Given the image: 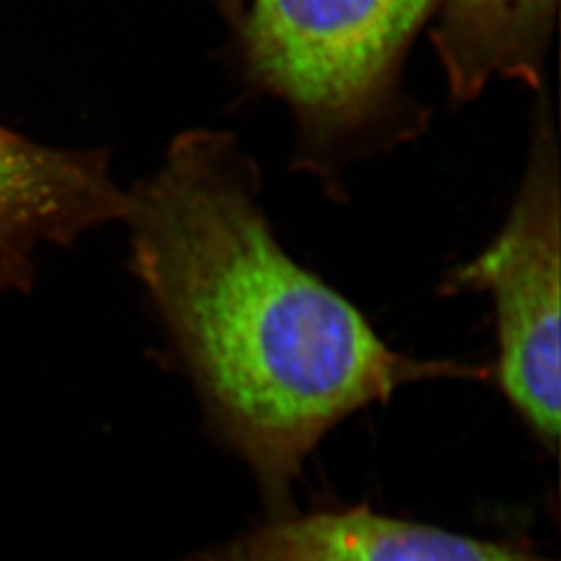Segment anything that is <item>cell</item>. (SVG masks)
<instances>
[{
	"instance_id": "4",
	"label": "cell",
	"mask_w": 561,
	"mask_h": 561,
	"mask_svg": "<svg viewBox=\"0 0 561 561\" xmlns=\"http://www.w3.org/2000/svg\"><path fill=\"white\" fill-rule=\"evenodd\" d=\"M181 561H553L505 542L400 520L368 505L280 514Z\"/></svg>"
},
{
	"instance_id": "2",
	"label": "cell",
	"mask_w": 561,
	"mask_h": 561,
	"mask_svg": "<svg viewBox=\"0 0 561 561\" xmlns=\"http://www.w3.org/2000/svg\"><path fill=\"white\" fill-rule=\"evenodd\" d=\"M437 0H254L248 69L314 144L354 138L393 101L398 67Z\"/></svg>"
},
{
	"instance_id": "3",
	"label": "cell",
	"mask_w": 561,
	"mask_h": 561,
	"mask_svg": "<svg viewBox=\"0 0 561 561\" xmlns=\"http://www.w3.org/2000/svg\"><path fill=\"white\" fill-rule=\"evenodd\" d=\"M454 291H486L497 317V382L530 433L560 439V167L541 127L502 233L449 277Z\"/></svg>"
},
{
	"instance_id": "5",
	"label": "cell",
	"mask_w": 561,
	"mask_h": 561,
	"mask_svg": "<svg viewBox=\"0 0 561 561\" xmlns=\"http://www.w3.org/2000/svg\"><path fill=\"white\" fill-rule=\"evenodd\" d=\"M127 194L99 154L67 152L0 127V287L30 277L34 250L125 217Z\"/></svg>"
},
{
	"instance_id": "1",
	"label": "cell",
	"mask_w": 561,
	"mask_h": 561,
	"mask_svg": "<svg viewBox=\"0 0 561 561\" xmlns=\"http://www.w3.org/2000/svg\"><path fill=\"white\" fill-rule=\"evenodd\" d=\"M229 136L181 134L127 196L134 266L192 370L215 431L259 481L275 516L322 437L370 403L426 379L484 368L414 360L291 261Z\"/></svg>"
},
{
	"instance_id": "6",
	"label": "cell",
	"mask_w": 561,
	"mask_h": 561,
	"mask_svg": "<svg viewBox=\"0 0 561 561\" xmlns=\"http://www.w3.org/2000/svg\"><path fill=\"white\" fill-rule=\"evenodd\" d=\"M556 0H445L433 38L451 96H479L491 80L539 85Z\"/></svg>"
}]
</instances>
